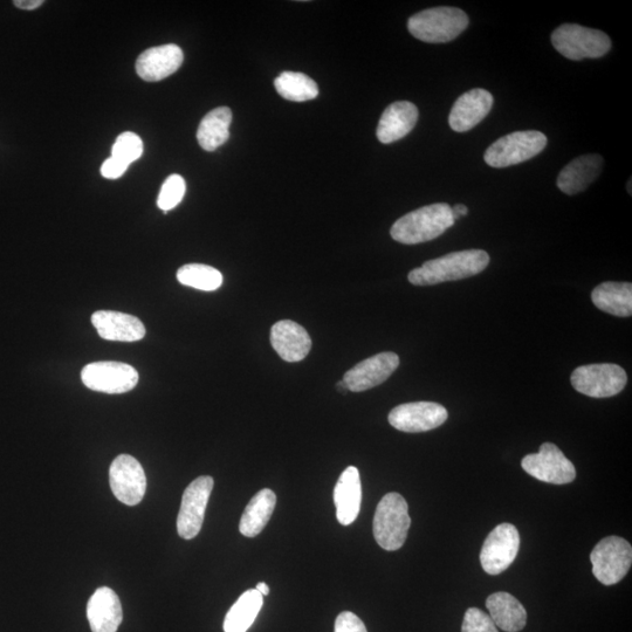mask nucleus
<instances>
[{
  "label": "nucleus",
  "mask_w": 632,
  "mask_h": 632,
  "mask_svg": "<svg viewBox=\"0 0 632 632\" xmlns=\"http://www.w3.org/2000/svg\"><path fill=\"white\" fill-rule=\"evenodd\" d=\"M490 264L489 253L483 250H465L432 259L409 273L415 286H432L477 276Z\"/></svg>",
  "instance_id": "nucleus-1"
},
{
  "label": "nucleus",
  "mask_w": 632,
  "mask_h": 632,
  "mask_svg": "<svg viewBox=\"0 0 632 632\" xmlns=\"http://www.w3.org/2000/svg\"><path fill=\"white\" fill-rule=\"evenodd\" d=\"M455 223L451 206L436 203L411 211L398 219L391 228L390 235L396 242L405 245L427 243L441 237Z\"/></svg>",
  "instance_id": "nucleus-2"
},
{
  "label": "nucleus",
  "mask_w": 632,
  "mask_h": 632,
  "mask_svg": "<svg viewBox=\"0 0 632 632\" xmlns=\"http://www.w3.org/2000/svg\"><path fill=\"white\" fill-rule=\"evenodd\" d=\"M469 26V17L463 10L441 6L412 16L408 22L411 36L429 44H445L455 40Z\"/></svg>",
  "instance_id": "nucleus-3"
},
{
  "label": "nucleus",
  "mask_w": 632,
  "mask_h": 632,
  "mask_svg": "<svg viewBox=\"0 0 632 632\" xmlns=\"http://www.w3.org/2000/svg\"><path fill=\"white\" fill-rule=\"evenodd\" d=\"M411 526L409 506L398 493H388L377 505L374 517V537L388 552L397 551L407 540Z\"/></svg>",
  "instance_id": "nucleus-4"
},
{
  "label": "nucleus",
  "mask_w": 632,
  "mask_h": 632,
  "mask_svg": "<svg viewBox=\"0 0 632 632\" xmlns=\"http://www.w3.org/2000/svg\"><path fill=\"white\" fill-rule=\"evenodd\" d=\"M552 44L561 56L574 61L599 59L610 51L606 33L577 24H563L552 34Z\"/></svg>",
  "instance_id": "nucleus-5"
},
{
  "label": "nucleus",
  "mask_w": 632,
  "mask_h": 632,
  "mask_svg": "<svg viewBox=\"0 0 632 632\" xmlns=\"http://www.w3.org/2000/svg\"><path fill=\"white\" fill-rule=\"evenodd\" d=\"M546 146V135L537 130L514 132L494 142L486 150L484 160L492 168L517 166L539 155Z\"/></svg>",
  "instance_id": "nucleus-6"
},
{
  "label": "nucleus",
  "mask_w": 632,
  "mask_h": 632,
  "mask_svg": "<svg viewBox=\"0 0 632 632\" xmlns=\"http://www.w3.org/2000/svg\"><path fill=\"white\" fill-rule=\"evenodd\" d=\"M570 382L580 394L593 398H608L621 393L627 386L628 375L618 364H588L576 368Z\"/></svg>",
  "instance_id": "nucleus-7"
},
{
  "label": "nucleus",
  "mask_w": 632,
  "mask_h": 632,
  "mask_svg": "<svg viewBox=\"0 0 632 632\" xmlns=\"http://www.w3.org/2000/svg\"><path fill=\"white\" fill-rule=\"evenodd\" d=\"M590 561L593 574L604 586L621 582L632 565V547L620 537L604 538L595 546Z\"/></svg>",
  "instance_id": "nucleus-8"
},
{
  "label": "nucleus",
  "mask_w": 632,
  "mask_h": 632,
  "mask_svg": "<svg viewBox=\"0 0 632 632\" xmlns=\"http://www.w3.org/2000/svg\"><path fill=\"white\" fill-rule=\"evenodd\" d=\"M81 380L88 389L105 394H125L139 383V373L122 362H94L82 369Z\"/></svg>",
  "instance_id": "nucleus-9"
},
{
  "label": "nucleus",
  "mask_w": 632,
  "mask_h": 632,
  "mask_svg": "<svg viewBox=\"0 0 632 632\" xmlns=\"http://www.w3.org/2000/svg\"><path fill=\"white\" fill-rule=\"evenodd\" d=\"M521 466L530 476L548 484H570L576 478L573 463L553 443L542 444L538 453L522 459Z\"/></svg>",
  "instance_id": "nucleus-10"
},
{
  "label": "nucleus",
  "mask_w": 632,
  "mask_h": 632,
  "mask_svg": "<svg viewBox=\"0 0 632 632\" xmlns=\"http://www.w3.org/2000/svg\"><path fill=\"white\" fill-rule=\"evenodd\" d=\"M214 484V479L203 476L194 480L184 491L177 518V532L182 539H194L201 532Z\"/></svg>",
  "instance_id": "nucleus-11"
},
{
  "label": "nucleus",
  "mask_w": 632,
  "mask_h": 632,
  "mask_svg": "<svg viewBox=\"0 0 632 632\" xmlns=\"http://www.w3.org/2000/svg\"><path fill=\"white\" fill-rule=\"evenodd\" d=\"M520 535L512 524H500L486 538L480 563L487 574L499 575L512 565L518 556Z\"/></svg>",
  "instance_id": "nucleus-12"
},
{
  "label": "nucleus",
  "mask_w": 632,
  "mask_h": 632,
  "mask_svg": "<svg viewBox=\"0 0 632 632\" xmlns=\"http://www.w3.org/2000/svg\"><path fill=\"white\" fill-rule=\"evenodd\" d=\"M109 483L116 499L128 506L139 505L147 491V477L139 460L129 455L114 459Z\"/></svg>",
  "instance_id": "nucleus-13"
},
{
  "label": "nucleus",
  "mask_w": 632,
  "mask_h": 632,
  "mask_svg": "<svg viewBox=\"0 0 632 632\" xmlns=\"http://www.w3.org/2000/svg\"><path fill=\"white\" fill-rule=\"evenodd\" d=\"M448 417V410L441 404L414 402L398 405L390 411L388 419L396 430L418 434L441 427Z\"/></svg>",
  "instance_id": "nucleus-14"
},
{
  "label": "nucleus",
  "mask_w": 632,
  "mask_h": 632,
  "mask_svg": "<svg viewBox=\"0 0 632 632\" xmlns=\"http://www.w3.org/2000/svg\"><path fill=\"white\" fill-rule=\"evenodd\" d=\"M398 366H400V357L397 354L380 353L348 370L343 377V382L347 384L349 391L362 393L386 382Z\"/></svg>",
  "instance_id": "nucleus-15"
},
{
  "label": "nucleus",
  "mask_w": 632,
  "mask_h": 632,
  "mask_svg": "<svg viewBox=\"0 0 632 632\" xmlns=\"http://www.w3.org/2000/svg\"><path fill=\"white\" fill-rule=\"evenodd\" d=\"M493 101L492 94L483 88L459 96L449 116L450 127L458 133L469 132L489 115Z\"/></svg>",
  "instance_id": "nucleus-16"
},
{
  "label": "nucleus",
  "mask_w": 632,
  "mask_h": 632,
  "mask_svg": "<svg viewBox=\"0 0 632 632\" xmlns=\"http://www.w3.org/2000/svg\"><path fill=\"white\" fill-rule=\"evenodd\" d=\"M183 60V51L175 44L149 48L137 59L136 72L144 81H161L176 73Z\"/></svg>",
  "instance_id": "nucleus-17"
},
{
  "label": "nucleus",
  "mask_w": 632,
  "mask_h": 632,
  "mask_svg": "<svg viewBox=\"0 0 632 632\" xmlns=\"http://www.w3.org/2000/svg\"><path fill=\"white\" fill-rule=\"evenodd\" d=\"M271 343L277 354L286 362H300L312 348L311 336L297 322L283 320L272 327Z\"/></svg>",
  "instance_id": "nucleus-18"
},
{
  "label": "nucleus",
  "mask_w": 632,
  "mask_h": 632,
  "mask_svg": "<svg viewBox=\"0 0 632 632\" xmlns=\"http://www.w3.org/2000/svg\"><path fill=\"white\" fill-rule=\"evenodd\" d=\"M92 324L102 339L118 342L140 341L146 336V327L136 316L114 312L99 311L92 315Z\"/></svg>",
  "instance_id": "nucleus-19"
},
{
  "label": "nucleus",
  "mask_w": 632,
  "mask_h": 632,
  "mask_svg": "<svg viewBox=\"0 0 632 632\" xmlns=\"http://www.w3.org/2000/svg\"><path fill=\"white\" fill-rule=\"evenodd\" d=\"M87 617L93 632H116L123 620L119 596L113 589L101 587L89 599Z\"/></svg>",
  "instance_id": "nucleus-20"
},
{
  "label": "nucleus",
  "mask_w": 632,
  "mask_h": 632,
  "mask_svg": "<svg viewBox=\"0 0 632 632\" xmlns=\"http://www.w3.org/2000/svg\"><path fill=\"white\" fill-rule=\"evenodd\" d=\"M362 501L360 472L349 466L342 472L334 490L336 517L342 526H349L359 517Z\"/></svg>",
  "instance_id": "nucleus-21"
},
{
  "label": "nucleus",
  "mask_w": 632,
  "mask_h": 632,
  "mask_svg": "<svg viewBox=\"0 0 632 632\" xmlns=\"http://www.w3.org/2000/svg\"><path fill=\"white\" fill-rule=\"evenodd\" d=\"M603 164L602 156L596 154L575 158L561 170L558 188L568 196L580 194L600 177Z\"/></svg>",
  "instance_id": "nucleus-22"
},
{
  "label": "nucleus",
  "mask_w": 632,
  "mask_h": 632,
  "mask_svg": "<svg viewBox=\"0 0 632 632\" xmlns=\"http://www.w3.org/2000/svg\"><path fill=\"white\" fill-rule=\"evenodd\" d=\"M418 121V108L409 101H397L381 116L377 139L383 144L394 143L407 136Z\"/></svg>",
  "instance_id": "nucleus-23"
},
{
  "label": "nucleus",
  "mask_w": 632,
  "mask_h": 632,
  "mask_svg": "<svg viewBox=\"0 0 632 632\" xmlns=\"http://www.w3.org/2000/svg\"><path fill=\"white\" fill-rule=\"evenodd\" d=\"M486 607L497 628L506 632H518L526 627V609L513 595L494 593L486 600Z\"/></svg>",
  "instance_id": "nucleus-24"
},
{
  "label": "nucleus",
  "mask_w": 632,
  "mask_h": 632,
  "mask_svg": "<svg viewBox=\"0 0 632 632\" xmlns=\"http://www.w3.org/2000/svg\"><path fill=\"white\" fill-rule=\"evenodd\" d=\"M276 505L277 496L272 490L264 489L258 492L246 506L240 519V533L246 538L257 537L270 521Z\"/></svg>",
  "instance_id": "nucleus-25"
},
{
  "label": "nucleus",
  "mask_w": 632,
  "mask_h": 632,
  "mask_svg": "<svg viewBox=\"0 0 632 632\" xmlns=\"http://www.w3.org/2000/svg\"><path fill=\"white\" fill-rule=\"evenodd\" d=\"M594 305L602 312L620 318L632 314V285L630 283H603L594 288Z\"/></svg>",
  "instance_id": "nucleus-26"
},
{
  "label": "nucleus",
  "mask_w": 632,
  "mask_h": 632,
  "mask_svg": "<svg viewBox=\"0 0 632 632\" xmlns=\"http://www.w3.org/2000/svg\"><path fill=\"white\" fill-rule=\"evenodd\" d=\"M232 112L229 107H218L204 116L197 130L199 146L206 151H215L230 137Z\"/></svg>",
  "instance_id": "nucleus-27"
},
{
  "label": "nucleus",
  "mask_w": 632,
  "mask_h": 632,
  "mask_svg": "<svg viewBox=\"0 0 632 632\" xmlns=\"http://www.w3.org/2000/svg\"><path fill=\"white\" fill-rule=\"evenodd\" d=\"M257 589H249L233 604L224 621L225 632H246L263 607L264 599Z\"/></svg>",
  "instance_id": "nucleus-28"
},
{
  "label": "nucleus",
  "mask_w": 632,
  "mask_h": 632,
  "mask_svg": "<svg viewBox=\"0 0 632 632\" xmlns=\"http://www.w3.org/2000/svg\"><path fill=\"white\" fill-rule=\"evenodd\" d=\"M274 87L285 100L305 102L318 98L319 87L304 73L284 72L274 81Z\"/></svg>",
  "instance_id": "nucleus-29"
},
{
  "label": "nucleus",
  "mask_w": 632,
  "mask_h": 632,
  "mask_svg": "<svg viewBox=\"0 0 632 632\" xmlns=\"http://www.w3.org/2000/svg\"><path fill=\"white\" fill-rule=\"evenodd\" d=\"M177 280L184 286L205 292L217 291L224 281L223 274L215 267L203 264L182 266L177 272Z\"/></svg>",
  "instance_id": "nucleus-30"
},
{
  "label": "nucleus",
  "mask_w": 632,
  "mask_h": 632,
  "mask_svg": "<svg viewBox=\"0 0 632 632\" xmlns=\"http://www.w3.org/2000/svg\"><path fill=\"white\" fill-rule=\"evenodd\" d=\"M185 191H187V184L182 176L176 174L169 176L158 195V208L164 212L175 209L182 202Z\"/></svg>",
  "instance_id": "nucleus-31"
},
{
  "label": "nucleus",
  "mask_w": 632,
  "mask_h": 632,
  "mask_svg": "<svg viewBox=\"0 0 632 632\" xmlns=\"http://www.w3.org/2000/svg\"><path fill=\"white\" fill-rule=\"evenodd\" d=\"M142 154L143 142L140 136L130 132L121 134L116 139L112 149V157L127 164V166L139 160Z\"/></svg>",
  "instance_id": "nucleus-32"
},
{
  "label": "nucleus",
  "mask_w": 632,
  "mask_h": 632,
  "mask_svg": "<svg viewBox=\"0 0 632 632\" xmlns=\"http://www.w3.org/2000/svg\"><path fill=\"white\" fill-rule=\"evenodd\" d=\"M462 632H499L490 615L478 608L466 610Z\"/></svg>",
  "instance_id": "nucleus-33"
},
{
  "label": "nucleus",
  "mask_w": 632,
  "mask_h": 632,
  "mask_svg": "<svg viewBox=\"0 0 632 632\" xmlns=\"http://www.w3.org/2000/svg\"><path fill=\"white\" fill-rule=\"evenodd\" d=\"M334 632H368L366 625L350 611H343L335 621Z\"/></svg>",
  "instance_id": "nucleus-34"
},
{
  "label": "nucleus",
  "mask_w": 632,
  "mask_h": 632,
  "mask_svg": "<svg viewBox=\"0 0 632 632\" xmlns=\"http://www.w3.org/2000/svg\"><path fill=\"white\" fill-rule=\"evenodd\" d=\"M129 166L127 164L116 160V158L111 157L108 158L105 162H103L101 167V175L108 180H118L123 174L126 173Z\"/></svg>",
  "instance_id": "nucleus-35"
},
{
  "label": "nucleus",
  "mask_w": 632,
  "mask_h": 632,
  "mask_svg": "<svg viewBox=\"0 0 632 632\" xmlns=\"http://www.w3.org/2000/svg\"><path fill=\"white\" fill-rule=\"evenodd\" d=\"M18 9L32 11L40 8L44 4L43 0H15L13 2Z\"/></svg>",
  "instance_id": "nucleus-36"
},
{
  "label": "nucleus",
  "mask_w": 632,
  "mask_h": 632,
  "mask_svg": "<svg viewBox=\"0 0 632 632\" xmlns=\"http://www.w3.org/2000/svg\"><path fill=\"white\" fill-rule=\"evenodd\" d=\"M467 214H469V209H467V206H465L464 204H457L455 208H452V215L453 218H455V221H457V219H459L460 217L466 216Z\"/></svg>",
  "instance_id": "nucleus-37"
},
{
  "label": "nucleus",
  "mask_w": 632,
  "mask_h": 632,
  "mask_svg": "<svg viewBox=\"0 0 632 632\" xmlns=\"http://www.w3.org/2000/svg\"><path fill=\"white\" fill-rule=\"evenodd\" d=\"M256 589L263 596H267L270 594V587L267 586L265 582L258 583Z\"/></svg>",
  "instance_id": "nucleus-38"
},
{
  "label": "nucleus",
  "mask_w": 632,
  "mask_h": 632,
  "mask_svg": "<svg viewBox=\"0 0 632 632\" xmlns=\"http://www.w3.org/2000/svg\"><path fill=\"white\" fill-rule=\"evenodd\" d=\"M338 389L341 391V393L345 394H347V391H349L347 384L343 381L338 383Z\"/></svg>",
  "instance_id": "nucleus-39"
}]
</instances>
